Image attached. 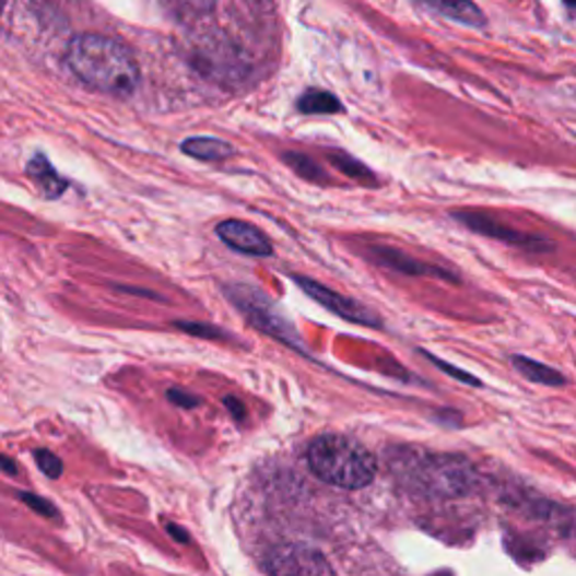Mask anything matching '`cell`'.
<instances>
[{"label":"cell","mask_w":576,"mask_h":576,"mask_svg":"<svg viewBox=\"0 0 576 576\" xmlns=\"http://www.w3.org/2000/svg\"><path fill=\"white\" fill-rule=\"evenodd\" d=\"M263 569L271 576H336L329 561L302 543L278 545L266 554Z\"/></svg>","instance_id":"5"},{"label":"cell","mask_w":576,"mask_h":576,"mask_svg":"<svg viewBox=\"0 0 576 576\" xmlns=\"http://www.w3.org/2000/svg\"><path fill=\"white\" fill-rule=\"evenodd\" d=\"M225 405H227L230 412H233V416H235L237 421H244V416H246V408H244V403H242L239 399H235V397H225Z\"/></svg>","instance_id":"23"},{"label":"cell","mask_w":576,"mask_h":576,"mask_svg":"<svg viewBox=\"0 0 576 576\" xmlns=\"http://www.w3.org/2000/svg\"><path fill=\"white\" fill-rule=\"evenodd\" d=\"M19 497H21V501H23L32 512H36L38 516H44V518H59L57 507H55L50 501H46V497L34 495V493H19Z\"/></svg>","instance_id":"19"},{"label":"cell","mask_w":576,"mask_h":576,"mask_svg":"<svg viewBox=\"0 0 576 576\" xmlns=\"http://www.w3.org/2000/svg\"><path fill=\"white\" fill-rule=\"evenodd\" d=\"M329 161L336 169H340L342 174H348L352 178H356L358 183H365V185H376V176L372 174V169L367 165H363L361 161H356L354 156H350V153L344 151H333L329 153Z\"/></svg>","instance_id":"15"},{"label":"cell","mask_w":576,"mask_h":576,"mask_svg":"<svg viewBox=\"0 0 576 576\" xmlns=\"http://www.w3.org/2000/svg\"><path fill=\"white\" fill-rule=\"evenodd\" d=\"M3 467H5V473H10V475H16V465L12 462L10 457H3Z\"/></svg>","instance_id":"25"},{"label":"cell","mask_w":576,"mask_h":576,"mask_svg":"<svg viewBox=\"0 0 576 576\" xmlns=\"http://www.w3.org/2000/svg\"><path fill=\"white\" fill-rule=\"evenodd\" d=\"M180 151L189 158H197L203 163H216V161H227L235 156V146L227 144L225 140L219 138H205V136H195L180 142Z\"/></svg>","instance_id":"12"},{"label":"cell","mask_w":576,"mask_h":576,"mask_svg":"<svg viewBox=\"0 0 576 576\" xmlns=\"http://www.w3.org/2000/svg\"><path fill=\"white\" fill-rule=\"evenodd\" d=\"M455 221L462 223L465 227L473 230L478 235L497 239V242H505L509 246H518L522 250L529 252H548L554 248V242L541 237V235H527V233H518V230H512L507 225H503L501 221H495L489 214L482 212H455L452 214Z\"/></svg>","instance_id":"7"},{"label":"cell","mask_w":576,"mask_h":576,"mask_svg":"<svg viewBox=\"0 0 576 576\" xmlns=\"http://www.w3.org/2000/svg\"><path fill=\"white\" fill-rule=\"evenodd\" d=\"M512 365L531 383H539V386H550V388H561L567 383V378L550 367V365H543L539 361L533 358H527V356H512Z\"/></svg>","instance_id":"13"},{"label":"cell","mask_w":576,"mask_h":576,"mask_svg":"<svg viewBox=\"0 0 576 576\" xmlns=\"http://www.w3.org/2000/svg\"><path fill=\"white\" fill-rule=\"evenodd\" d=\"M176 5L187 14H210L216 0H176Z\"/></svg>","instance_id":"21"},{"label":"cell","mask_w":576,"mask_h":576,"mask_svg":"<svg viewBox=\"0 0 576 576\" xmlns=\"http://www.w3.org/2000/svg\"><path fill=\"white\" fill-rule=\"evenodd\" d=\"M284 163L295 172L299 174L302 178H306L309 183H327V174L325 169L309 156H304V153H295V151H286L284 153Z\"/></svg>","instance_id":"16"},{"label":"cell","mask_w":576,"mask_h":576,"mask_svg":"<svg viewBox=\"0 0 576 576\" xmlns=\"http://www.w3.org/2000/svg\"><path fill=\"white\" fill-rule=\"evenodd\" d=\"M563 3H565L569 10H576V0H563Z\"/></svg>","instance_id":"26"},{"label":"cell","mask_w":576,"mask_h":576,"mask_svg":"<svg viewBox=\"0 0 576 576\" xmlns=\"http://www.w3.org/2000/svg\"><path fill=\"white\" fill-rule=\"evenodd\" d=\"M293 282L306 293V297H311L314 302H318L320 306H325L327 311H331L333 316L348 320V322H354V325H363V327H372V329H380L383 322L380 318L367 309L365 304L342 295V293H336L331 291L329 286L311 280V278H302V275H293Z\"/></svg>","instance_id":"6"},{"label":"cell","mask_w":576,"mask_h":576,"mask_svg":"<svg viewBox=\"0 0 576 576\" xmlns=\"http://www.w3.org/2000/svg\"><path fill=\"white\" fill-rule=\"evenodd\" d=\"M66 63L74 77L99 93L127 97L140 82L133 52L104 34H77L68 44Z\"/></svg>","instance_id":"1"},{"label":"cell","mask_w":576,"mask_h":576,"mask_svg":"<svg viewBox=\"0 0 576 576\" xmlns=\"http://www.w3.org/2000/svg\"><path fill=\"white\" fill-rule=\"evenodd\" d=\"M372 257L376 263L390 268V271H397L401 275H433V278H442L446 282H457V275L446 271V268L439 266H428L424 261H419L397 248H388V246H376L372 248Z\"/></svg>","instance_id":"9"},{"label":"cell","mask_w":576,"mask_h":576,"mask_svg":"<svg viewBox=\"0 0 576 576\" xmlns=\"http://www.w3.org/2000/svg\"><path fill=\"white\" fill-rule=\"evenodd\" d=\"M214 233L227 248H233L242 255H248V257H271L273 255L271 239H268L252 223L227 219L216 225Z\"/></svg>","instance_id":"8"},{"label":"cell","mask_w":576,"mask_h":576,"mask_svg":"<svg viewBox=\"0 0 576 576\" xmlns=\"http://www.w3.org/2000/svg\"><path fill=\"white\" fill-rule=\"evenodd\" d=\"M34 459H36L38 469H42L48 478H52V480L61 478L63 465H61V459L55 452H50L46 448H38V450H34Z\"/></svg>","instance_id":"17"},{"label":"cell","mask_w":576,"mask_h":576,"mask_svg":"<svg viewBox=\"0 0 576 576\" xmlns=\"http://www.w3.org/2000/svg\"><path fill=\"white\" fill-rule=\"evenodd\" d=\"M225 295L248 318V322L255 329L263 331L266 336H273L275 340L289 344V348L306 354L295 327L278 311V306L268 299L266 293L248 284H235V286H225Z\"/></svg>","instance_id":"4"},{"label":"cell","mask_w":576,"mask_h":576,"mask_svg":"<svg viewBox=\"0 0 576 576\" xmlns=\"http://www.w3.org/2000/svg\"><path fill=\"white\" fill-rule=\"evenodd\" d=\"M174 327L180 329V331H185V333H189V336L210 338V340H219V338L221 340H227L230 338L223 329H219L214 325H203V322H176Z\"/></svg>","instance_id":"18"},{"label":"cell","mask_w":576,"mask_h":576,"mask_svg":"<svg viewBox=\"0 0 576 576\" xmlns=\"http://www.w3.org/2000/svg\"><path fill=\"white\" fill-rule=\"evenodd\" d=\"M428 358H431V363H435L444 374H448V376H452V378H457V380H462V383H469V386H475V388H480L482 386V383L475 378V376H471L469 372H462V369H457L455 365H448V363H444L442 358H437V356H433V354H428V352H424Z\"/></svg>","instance_id":"20"},{"label":"cell","mask_w":576,"mask_h":576,"mask_svg":"<svg viewBox=\"0 0 576 576\" xmlns=\"http://www.w3.org/2000/svg\"><path fill=\"white\" fill-rule=\"evenodd\" d=\"M167 531L174 536V539H176L178 543H189V536H187L185 529H178V527H174V525H167Z\"/></svg>","instance_id":"24"},{"label":"cell","mask_w":576,"mask_h":576,"mask_svg":"<svg viewBox=\"0 0 576 576\" xmlns=\"http://www.w3.org/2000/svg\"><path fill=\"white\" fill-rule=\"evenodd\" d=\"M390 469L410 491L426 497H442V501L469 495L478 486L473 465L467 457L452 452L399 448L390 455Z\"/></svg>","instance_id":"2"},{"label":"cell","mask_w":576,"mask_h":576,"mask_svg":"<svg viewBox=\"0 0 576 576\" xmlns=\"http://www.w3.org/2000/svg\"><path fill=\"white\" fill-rule=\"evenodd\" d=\"M414 3L421 8H426L428 12L444 16V19L462 23L467 27L480 30L486 25L484 12L473 3V0H414Z\"/></svg>","instance_id":"10"},{"label":"cell","mask_w":576,"mask_h":576,"mask_svg":"<svg viewBox=\"0 0 576 576\" xmlns=\"http://www.w3.org/2000/svg\"><path fill=\"white\" fill-rule=\"evenodd\" d=\"M25 174L36 185L38 195L44 199H59L68 189V180L52 167V163L44 156V153H34L25 167Z\"/></svg>","instance_id":"11"},{"label":"cell","mask_w":576,"mask_h":576,"mask_svg":"<svg viewBox=\"0 0 576 576\" xmlns=\"http://www.w3.org/2000/svg\"><path fill=\"white\" fill-rule=\"evenodd\" d=\"M297 110L304 115H333V113H342L344 106L340 104V99L333 93L311 89V91H306L299 95Z\"/></svg>","instance_id":"14"},{"label":"cell","mask_w":576,"mask_h":576,"mask_svg":"<svg viewBox=\"0 0 576 576\" xmlns=\"http://www.w3.org/2000/svg\"><path fill=\"white\" fill-rule=\"evenodd\" d=\"M311 471L327 484L338 489H363L376 478V459L356 439L344 435H322L311 442Z\"/></svg>","instance_id":"3"},{"label":"cell","mask_w":576,"mask_h":576,"mask_svg":"<svg viewBox=\"0 0 576 576\" xmlns=\"http://www.w3.org/2000/svg\"><path fill=\"white\" fill-rule=\"evenodd\" d=\"M167 399H169L174 405H178V408H185V410L201 405V399H199V397L189 395V392H185V390H176V388H172V390L167 392Z\"/></svg>","instance_id":"22"}]
</instances>
